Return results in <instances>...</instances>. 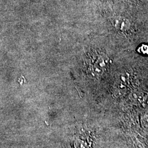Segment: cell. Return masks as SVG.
<instances>
[{"label":"cell","mask_w":148,"mask_h":148,"mask_svg":"<svg viewBox=\"0 0 148 148\" xmlns=\"http://www.w3.org/2000/svg\"><path fill=\"white\" fill-rule=\"evenodd\" d=\"M113 24L114 27L121 31H126L130 27V21L124 17L115 18L113 21Z\"/></svg>","instance_id":"1"},{"label":"cell","mask_w":148,"mask_h":148,"mask_svg":"<svg viewBox=\"0 0 148 148\" xmlns=\"http://www.w3.org/2000/svg\"><path fill=\"white\" fill-rule=\"evenodd\" d=\"M139 52L143 54H148V46L143 45L140 48H139Z\"/></svg>","instance_id":"2"},{"label":"cell","mask_w":148,"mask_h":148,"mask_svg":"<svg viewBox=\"0 0 148 148\" xmlns=\"http://www.w3.org/2000/svg\"><path fill=\"white\" fill-rule=\"evenodd\" d=\"M132 1H137V0H132Z\"/></svg>","instance_id":"3"}]
</instances>
